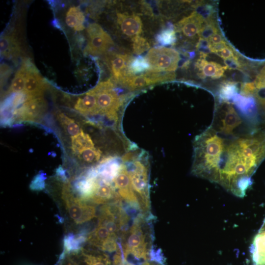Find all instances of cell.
Returning a JSON list of instances; mask_svg holds the SVG:
<instances>
[{"mask_svg": "<svg viewBox=\"0 0 265 265\" xmlns=\"http://www.w3.org/2000/svg\"><path fill=\"white\" fill-rule=\"evenodd\" d=\"M224 63L227 68L239 69L241 67V65L237 56L232 58L224 60Z\"/></svg>", "mask_w": 265, "mask_h": 265, "instance_id": "f35d334b", "label": "cell"}, {"mask_svg": "<svg viewBox=\"0 0 265 265\" xmlns=\"http://www.w3.org/2000/svg\"><path fill=\"white\" fill-rule=\"evenodd\" d=\"M132 45L133 52L139 54L147 51L150 47L147 41L143 37L136 36L132 38Z\"/></svg>", "mask_w": 265, "mask_h": 265, "instance_id": "836d02e7", "label": "cell"}, {"mask_svg": "<svg viewBox=\"0 0 265 265\" xmlns=\"http://www.w3.org/2000/svg\"><path fill=\"white\" fill-rule=\"evenodd\" d=\"M78 252L81 255L85 265H110L108 256L103 252L88 250L83 248Z\"/></svg>", "mask_w": 265, "mask_h": 265, "instance_id": "7402d4cb", "label": "cell"}, {"mask_svg": "<svg viewBox=\"0 0 265 265\" xmlns=\"http://www.w3.org/2000/svg\"><path fill=\"white\" fill-rule=\"evenodd\" d=\"M156 39L161 45H172L176 40L175 31L171 27L167 28L157 34Z\"/></svg>", "mask_w": 265, "mask_h": 265, "instance_id": "f1b7e54d", "label": "cell"}, {"mask_svg": "<svg viewBox=\"0 0 265 265\" xmlns=\"http://www.w3.org/2000/svg\"><path fill=\"white\" fill-rule=\"evenodd\" d=\"M74 107L78 111L83 114H98L97 97L93 89L89 90L79 97L76 101Z\"/></svg>", "mask_w": 265, "mask_h": 265, "instance_id": "ffe728a7", "label": "cell"}, {"mask_svg": "<svg viewBox=\"0 0 265 265\" xmlns=\"http://www.w3.org/2000/svg\"><path fill=\"white\" fill-rule=\"evenodd\" d=\"M246 120L228 101H221V104L216 109L210 126L219 134L234 136L250 132H245L243 130V124Z\"/></svg>", "mask_w": 265, "mask_h": 265, "instance_id": "277c9868", "label": "cell"}, {"mask_svg": "<svg viewBox=\"0 0 265 265\" xmlns=\"http://www.w3.org/2000/svg\"><path fill=\"white\" fill-rule=\"evenodd\" d=\"M256 92V88L254 82H246L241 84L240 94L245 97H253Z\"/></svg>", "mask_w": 265, "mask_h": 265, "instance_id": "e575fe53", "label": "cell"}, {"mask_svg": "<svg viewBox=\"0 0 265 265\" xmlns=\"http://www.w3.org/2000/svg\"><path fill=\"white\" fill-rule=\"evenodd\" d=\"M197 49L200 53V57L204 58L211 52L209 41L207 40L200 38L197 44Z\"/></svg>", "mask_w": 265, "mask_h": 265, "instance_id": "d590c367", "label": "cell"}, {"mask_svg": "<svg viewBox=\"0 0 265 265\" xmlns=\"http://www.w3.org/2000/svg\"><path fill=\"white\" fill-rule=\"evenodd\" d=\"M71 141L73 151L78 154L84 149L93 148L94 146L90 136L82 130L78 135L72 136Z\"/></svg>", "mask_w": 265, "mask_h": 265, "instance_id": "d4e9b609", "label": "cell"}, {"mask_svg": "<svg viewBox=\"0 0 265 265\" xmlns=\"http://www.w3.org/2000/svg\"><path fill=\"white\" fill-rule=\"evenodd\" d=\"M237 83L233 81L223 82L219 89V97L222 101H228L237 93Z\"/></svg>", "mask_w": 265, "mask_h": 265, "instance_id": "4316f807", "label": "cell"}, {"mask_svg": "<svg viewBox=\"0 0 265 265\" xmlns=\"http://www.w3.org/2000/svg\"><path fill=\"white\" fill-rule=\"evenodd\" d=\"M147 216L142 213L137 214L131 226L120 238L122 256L126 260L129 255L137 260L150 258L153 235Z\"/></svg>", "mask_w": 265, "mask_h": 265, "instance_id": "3957f363", "label": "cell"}, {"mask_svg": "<svg viewBox=\"0 0 265 265\" xmlns=\"http://www.w3.org/2000/svg\"><path fill=\"white\" fill-rule=\"evenodd\" d=\"M112 182L120 199L124 201L126 207L141 212L139 201L132 189L126 165L121 163Z\"/></svg>", "mask_w": 265, "mask_h": 265, "instance_id": "9c48e42d", "label": "cell"}, {"mask_svg": "<svg viewBox=\"0 0 265 265\" xmlns=\"http://www.w3.org/2000/svg\"><path fill=\"white\" fill-rule=\"evenodd\" d=\"M65 22L67 25L76 31L84 28L85 16L79 6L71 7L66 13Z\"/></svg>", "mask_w": 265, "mask_h": 265, "instance_id": "603a6c76", "label": "cell"}, {"mask_svg": "<svg viewBox=\"0 0 265 265\" xmlns=\"http://www.w3.org/2000/svg\"><path fill=\"white\" fill-rule=\"evenodd\" d=\"M195 66L198 71V75L201 78L210 77L213 79H219L227 69L226 66H222L213 61H207L204 58L198 59Z\"/></svg>", "mask_w": 265, "mask_h": 265, "instance_id": "d6986e66", "label": "cell"}, {"mask_svg": "<svg viewBox=\"0 0 265 265\" xmlns=\"http://www.w3.org/2000/svg\"><path fill=\"white\" fill-rule=\"evenodd\" d=\"M46 108L47 104L43 96L26 99L14 114L20 121H34L41 116Z\"/></svg>", "mask_w": 265, "mask_h": 265, "instance_id": "4fadbf2b", "label": "cell"}, {"mask_svg": "<svg viewBox=\"0 0 265 265\" xmlns=\"http://www.w3.org/2000/svg\"><path fill=\"white\" fill-rule=\"evenodd\" d=\"M88 234L87 230L82 229L76 235L69 233L65 236L63 239L64 250L63 253H75L79 252L82 245L87 240Z\"/></svg>", "mask_w": 265, "mask_h": 265, "instance_id": "44dd1931", "label": "cell"}, {"mask_svg": "<svg viewBox=\"0 0 265 265\" xmlns=\"http://www.w3.org/2000/svg\"><path fill=\"white\" fill-rule=\"evenodd\" d=\"M218 29L214 23L211 19H209L205 21L198 33V35L200 38L208 40L212 35L218 32Z\"/></svg>", "mask_w": 265, "mask_h": 265, "instance_id": "d6a6232c", "label": "cell"}, {"mask_svg": "<svg viewBox=\"0 0 265 265\" xmlns=\"http://www.w3.org/2000/svg\"><path fill=\"white\" fill-rule=\"evenodd\" d=\"M20 46L13 35H6L0 38V53L5 57H14L20 53Z\"/></svg>", "mask_w": 265, "mask_h": 265, "instance_id": "cb8c5ba5", "label": "cell"}, {"mask_svg": "<svg viewBox=\"0 0 265 265\" xmlns=\"http://www.w3.org/2000/svg\"><path fill=\"white\" fill-rule=\"evenodd\" d=\"M26 73L24 93L26 99L42 96L43 92L49 87L45 80L42 78L34 66L26 63Z\"/></svg>", "mask_w": 265, "mask_h": 265, "instance_id": "5bb4252c", "label": "cell"}, {"mask_svg": "<svg viewBox=\"0 0 265 265\" xmlns=\"http://www.w3.org/2000/svg\"><path fill=\"white\" fill-rule=\"evenodd\" d=\"M66 265H78L77 264H76L75 262L70 261H69Z\"/></svg>", "mask_w": 265, "mask_h": 265, "instance_id": "b9f144b4", "label": "cell"}, {"mask_svg": "<svg viewBox=\"0 0 265 265\" xmlns=\"http://www.w3.org/2000/svg\"><path fill=\"white\" fill-rule=\"evenodd\" d=\"M225 141V136L209 126L193 141L191 172L215 183Z\"/></svg>", "mask_w": 265, "mask_h": 265, "instance_id": "7a4b0ae2", "label": "cell"}, {"mask_svg": "<svg viewBox=\"0 0 265 265\" xmlns=\"http://www.w3.org/2000/svg\"><path fill=\"white\" fill-rule=\"evenodd\" d=\"M93 89L97 97L98 113L105 114L110 120L117 121V112L123 100L114 90L112 81L108 80L101 82Z\"/></svg>", "mask_w": 265, "mask_h": 265, "instance_id": "8992f818", "label": "cell"}, {"mask_svg": "<svg viewBox=\"0 0 265 265\" xmlns=\"http://www.w3.org/2000/svg\"><path fill=\"white\" fill-rule=\"evenodd\" d=\"M175 78L174 72H153L146 71L145 74L132 76L124 80L121 84L130 90H135L157 83L172 80Z\"/></svg>", "mask_w": 265, "mask_h": 265, "instance_id": "8fae6325", "label": "cell"}, {"mask_svg": "<svg viewBox=\"0 0 265 265\" xmlns=\"http://www.w3.org/2000/svg\"><path fill=\"white\" fill-rule=\"evenodd\" d=\"M210 47H214L225 42L221 34L218 32L212 35L209 39Z\"/></svg>", "mask_w": 265, "mask_h": 265, "instance_id": "74e56055", "label": "cell"}, {"mask_svg": "<svg viewBox=\"0 0 265 265\" xmlns=\"http://www.w3.org/2000/svg\"><path fill=\"white\" fill-rule=\"evenodd\" d=\"M205 20L197 11H193L176 25L177 31L181 32L186 37H192L198 34Z\"/></svg>", "mask_w": 265, "mask_h": 265, "instance_id": "e0dca14e", "label": "cell"}, {"mask_svg": "<svg viewBox=\"0 0 265 265\" xmlns=\"http://www.w3.org/2000/svg\"><path fill=\"white\" fill-rule=\"evenodd\" d=\"M117 22L125 35L132 38L142 32V22L139 16L126 13L117 14Z\"/></svg>", "mask_w": 265, "mask_h": 265, "instance_id": "ac0fdd59", "label": "cell"}, {"mask_svg": "<svg viewBox=\"0 0 265 265\" xmlns=\"http://www.w3.org/2000/svg\"><path fill=\"white\" fill-rule=\"evenodd\" d=\"M98 183L90 200L96 204H105L120 199L116 190L110 182L105 181L98 175Z\"/></svg>", "mask_w": 265, "mask_h": 265, "instance_id": "2e32d148", "label": "cell"}, {"mask_svg": "<svg viewBox=\"0 0 265 265\" xmlns=\"http://www.w3.org/2000/svg\"><path fill=\"white\" fill-rule=\"evenodd\" d=\"M88 43L85 53L93 55L105 53L113 45L109 35L98 24H90L87 28Z\"/></svg>", "mask_w": 265, "mask_h": 265, "instance_id": "30bf717a", "label": "cell"}, {"mask_svg": "<svg viewBox=\"0 0 265 265\" xmlns=\"http://www.w3.org/2000/svg\"><path fill=\"white\" fill-rule=\"evenodd\" d=\"M26 63L18 70L11 82L8 93L24 92L26 83Z\"/></svg>", "mask_w": 265, "mask_h": 265, "instance_id": "484cf974", "label": "cell"}, {"mask_svg": "<svg viewBox=\"0 0 265 265\" xmlns=\"http://www.w3.org/2000/svg\"><path fill=\"white\" fill-rule=\"evenodd\" d=\"M211 52L214 53L224 60L236 57L234 52L231 47L227 45L226 42L220 45L210 47Z\"/></svg>", "mask_w": 265, "mask_h": 265, "instance_id": "1f68e13d", "label": "cell"}, {"mask_svg": "<svg viewBox=\"0 0 265 265\" xmlns=\"http://www.w3.org/2000/svg\"><path fill=\"white\" fill-rule=\"evenodd\" d=\"M62 198L70 218L75 223L82 224L96 217L95 207L75 196L69 184L63 187Z\"/></svg>", "mask_w": 265, "mask_h": 265, "instance_id": "52a82bcc", "label": "cell"}, {"mask_svg": "<svg viewBox=\"0 0 265 265\" xmlns=\"http://www.w3.org/2000/svg\"><path fill=\"white\" fill-rule=\"evenodd\" d=\"M265 159V131L255 129L226 136L216 183L242 197L252 184V175Z\"/></svg>", "mask_w": 265, "mask_h": 265, "instance_id": "6da1fadb", "label": "cell"}, {"mask_svg": "<svg viewBox=\"0 0 265 265\" xmlns=\"http://www.w3.org/2000/svg\"><path fill=\"white\" fill-rule=\"evenodd\" d=\"M133 190L139 201L141 212L148 215L150 202L148 187V172L146 165L136 160L128 169Z\"/></svg>", "mask_w": 265, "mask_h": 265, "instance_id": "5b68a950", "label": "cell"}, {"mask_svg": "<svg viewBox=\"0 0 265 265\" xmlns=\"http://www.w3.org/2000/svg\"><path fill=\"white\" fill-rule=\"evenodd\" d=\"M142 265H159V264H155V263H149V262H145V263H143Z\"/></svg>", "mask_w": 265, "mask_h": 265, "instance_id": "60d3db41", "label": "cell"}, {"mask_svg": "<svg viewBox=\"0 0 265 265\" xmlns=\"http://www.w3.org/2000/svg\"><path fill=\"white\" fill-rule=\"evenodd\" d=\"M260 231H265V219L263 222V225L262 226L261 229H260Z\"/></svg>", "mask_w": 265, "mask_h": 265, "instance_id": "7bdbcfd3", "label": "cell"}, {"mask_svg": "<svg viewBox=\"0 0 265 265\" xmlns=\"http://www.w3.org/2000/svg\"><path fill=\"white\" fill-rule=\"evenodd\" d=\"M57 117L62 126L70 135L74 136L80 132V127L74 120L61 112L58 114Z\"/></svg>", "mask_w": 265, "mask_h": 265, "instance_id": "83f0119b", "label": "cell"}, {"mask_svg": "<svg viewBox=\"0 0 265 265\" xmlns=\"http://www.w3.org/2000/svg\"><path fill=\"white\" fill-rule=\"evenodd\" d=\"M150 68V65L146 59L142 56H138L132 59L130 66L131 73L133 76L134 74L142 73L148 71Z\"/></svg>", "mask_w": 265, "mask_h": 265, "instance_id": "4dcf8cb0", "label": "cell"}, {"mask_svg": "<svg viewBox=\"0 0 265 265\" xmlns=\"http://www.w3.org/2000/svg\"><path fill=\"white\" fill-rule=\"evenodd\" d=\"M133 58L127 54L112 53L107 58V61L114 80L121 83L126 79L133 76L130 72V66Z\"/></svg>", "mask_w": 265, "mask_h": 265, "instance_id": "9a60e30c", "label": "cell"}, {"mask_svg": "<svg viewBox=\"0 0 265 265\" xmlns=\"http://www.w3.org/2000/svg\"><path fill=\"white\" fill-rule=\"evenodd\" d=\"M114 265H134L122 258L121 253L117 252L113 258Z\"/></svg>", "mask_w": 265, "mask_h": 265, "instance_id": "ab89813d", "label": "cell"}, {"mask_svg": "<svg viewBox=\"0 0 265 265\" xmlns=\"http://www.w3.org/2000/svg\"><path fill=\"white\" fill-rule=\"evenodd\" d=\"M118 239L106 227L98 223L96 227L89 233L87 241L91 245L103 251L112 252L117 251L119 248Z\"/></svg>", "mask_w": 265, "mask_h": 265, "instance_id": "7c38bea8", "label": "cell"}, {"mask_svg": "<svg viewBox=\"0 0 265 265\" xmlns=\"http://www.w3.org/2000/svg\"><path fill=\"white\" fill-rule=\"evenodd\" d=\"M145 58L150 65L148 71L172 72L177 68L180 56L174 49L160 47L150 49Z\"/></svg>", "mask_w": 265, "mask_h": 265, "instance_id": "ba28073f", "label": "cell"}, {"mask_svg": "<svg viewBox=\"0 0 265 265\" xmlns=\"http://www.w3.org/2000/svg\"><path fill=\"white\" fill-rule=\"evenodd\" d=\"M102 152L94 147L84 149L80 152L78 155L80 159L87 163H91L100 159Z\"/></svg>", "mask_w": 265, "mask_h": 265, "instance_id": "f546056e", "label": "cell"}, {"mask_svg": "<svg viewBox=\"0 0 265 265\" xmlns=\"http://www.w3.org/2000/svg\"><path fill=\"white\" fill-rule=\"evenodd\" d=\"M45 177L42 174L37 175L32 181L30 188L34 190H40L43 189L45 187Z\"/></svg>", "mask_w": 265, "mask_h": 265, "instance_id": "8d00e7d4", "label": "cell"}]
</instances>
